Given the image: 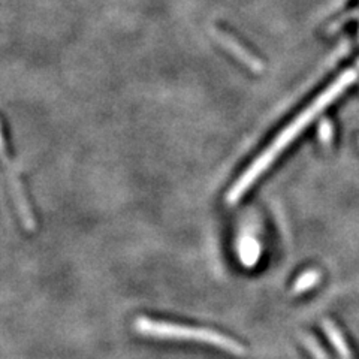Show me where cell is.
I'll return each mask as SVG.
<instances>
[{"instance_id": "9", "label": "cell", "mask_w": 359, "mask_h": 359, "mask_svg": "<svg viewBox=\"0 0 359 359\" xmlns=\"http://www.w3.org/2000/svg\"><path fill=\"white\" fill-rule=\"evenodd\" d=\"M332 124L329 120L323 119L319 124V129H317V135H319V139L321 143L325 144V146H329L331 141H332V137H334V132H332Z\"/></svg>"}, {"instance_id": "3", "label": "cell", "mask_w": 359, "mask_h": 359, "mask_svg": "<svg viewBox=\"0 0 359 359\" xmlns=\"http://www.w3.org/2000/svg\"><path fill=\"white\" fill-rule=\"evenodd\" d=\"M211 33L214 35V38L219 40V44L235 57L238 62L243 63L246 68L253 71L255 73H261L265 69V65L261 62V58L255 56L253 53H250L243 44H240L238 40L232 35H229L228 32L220 29H213Z\"/></svg>"}, {"instance_id": "5", "label": "cell", "mask_w": 359, "mask_h": 359, "mask_svg": "<svg viewBox=\"0 0 359 359\" xmlns=\"http://www.w3.org/2000/svg\"><path fill=\"white\" fill-rule=\"evenodd\" d=\"M322 329L325 331V334H327L329 343L332 345L334 349H336V352L338 354L340 359H354L352 354H350V349L346 343V340H345L343 332L338 329L336 323L329 319H323Z\"/></svg>"}, {"instance_id": "4", "label": "cell", "mask_w": 359, "mask_h": 359, "mask_svg": "<svg viewBox=\"0 0 359 359\" xmlns=\"http://www.w3.org/2000/svg\"><path fill=\"white\" fill-rule=\"evenodd\" d=\"M6 174H8V183H10V187H11V195L15 202L16 211H19L23 227L27 231H33L36 228V223L35 219H33L27 198L24 195V187L21 185V181L16 178V175L11 171V168L6 170Z\"/></svg>"}, {"instance_id": "1", "label": "cell", "mask_w": 359, "mask_h": 359, "mask_svg": "<svg viewBox=\"0 0 359 359\" xmlns=\"http://www.w3.org/2000/svg\"><path fill=\"white\" fill-rule=\"evenodd\" d=\"M358 77H359V62L354 66L352 69L341 73L340 77L334 81L332 84L325 90L310 106H307L305 110L299 114L286 129H283L280 135L273 141V144L266 148L252 165H250V168L243 175H241L235 185L231 187V190L228 192V196H227L228 202L235 204L238 199L246 194L247 189L259 178V175H262L266 170H268L270 165L279 157V154L283 152V150H285L292 143V141H294L299 133H301L308 126V124L312 123L314 117L319 113H322L331 102L336 101V99L343 93L349 86H352V82Z\"/></svg>"}, {"instance_id": "8", "label": "cell", "mask_w": 359, "mask_h": 359, "mask_svg": "<svg viewBox=\"0 0 359 359\" xmlns=\"http://www.w3.org/2000/svg\"><path fill=\"white\" fill-rule=\"evenodd\" d=\"M301 340L304 347L312 354L314 359H331L329 355L325 352V349L319 345V341H317L313 336H310V334H303Z\"/></svg>"}, {"instance_id": "7", "label": "cell", "mask_w": 359, "mask_h": 359, "mask_svg": "<svg viewBox=\"0 0 359 359\" xmlns=\"http://www.w3.org/2000/svg\"><path fill=\"white\" fill-rule=\"evenodd\" d=\"M319 280H321V273L319 271L308 270L303 275H299V277L295 280L294 288H292V294H294V295L304 294V292L314 288Z\"/></svg>"}, {"instance_id": "6", "label": "cell", "mask_w": 359, "mask_h": 359, "mask_svg": "<svg viewBox=\"0 0 359 359\" xmlns=\"http://www.w3.org/2000/svg\"><path fill=\"white\" fill-rule=\"evenodd\" d=\"M238 256L244 266H253L261 256V246L253 237L241 238L238 246Z\"/></svg>"}, {"instance_id": "2", "label": "cell", "mask_w": 359, "mask_h": 359, "mask_svg": "<svg viewBox=\"0 0 359 359\" xmlns=\"http://www.w3.org/2000/svg\"><path fill=\"white\" fill-rule=\"evenodd\" d=\"M135 329L146 337L153 338H165V340H187V341H199L214 347H219L224 352L232 354L235 356H244L246 347L222 332L205 328H192L183 327V325H175L171 322L153 321L148 317L139 316L135 321Z\"/></svg>"}]
</instances>
